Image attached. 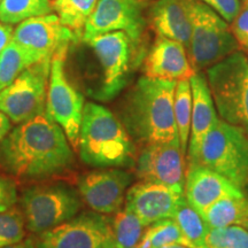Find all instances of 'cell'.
Returning a JSON list of instances; mask_svg holds the SVG:
<instances>
[{
	"label": "cell",
	"instance_id": "ab89813d",
	"mask_svg": "<svg viewBox=\"0 0 248 248\" xmlns=\"http://www.w3.org/2000/svg\"><path fill=\"white\" fill-rule=\"evenodd\" d=\"M52 1H53V0H52Z\"/></svg>",
	"mask_w": 248,
	"mask_h": 248
},
{
	"label": "cell",
	"instance_id": "ac0fdd59",
	"mask_svg": "<svg viewBox=\"0 0 248 248\" xmlns=\"http://www.w3.org/2000/svg\"><path fill=\"white\" fill-rule=\"evenodd\" d=\"M145 76L168 80L190 79L195 73L187 49L176 40L157 37L144 63Z\"/></svg>",
	"mask_w": 248,
	"mask_h": 248
},
{
	"label": "cell",
	"instance_id": "e575fe53",
	"mask_svg": "<svg viewBox=\"0 0 248 248\" xmlns=\"http://www.w3.org/2000/svg\"><path fill=\"white\" fill-rule=\"evenodd\" d=\"M11 119H9L5 113H2V111L0 110V144H1V141L4 140L6 136H7L9 131H11Z\"/></svg>",
	"mask_w": 248,
	"mask_h": 248
},
{
	"label": "cell",
	"instance_id": "4fadbf2b",
	"mask_svg": "<svg viewBox=\"0 0 248 248\" xmlns=\"http://www.w3.org/2000/svg\"><path fill=\"white\" fill-rule=\"evenodd\" d=\"M12 40L32 53L39 61L67 54L70 43H77L74 32L61 23L57 14L31 17L18 23Z\"/></svg>",
	"mask_w": 248,
	"mask_h": 248
},
{
	"label": "cell",
	"instance_id": "5bb4252c",
	"mask_svg": "<svg viewBox=\"0 0 248 248\" xmlns=\"http://www.w3.org/2000/svg\"><path fill=\"white\" fill-rule=\"evenodd\" d=\"M185 153L179 142H155L145 146L137 159L140 181L159 183L184 194Z\"/></svg>",
	"mask_w": 248,
	"mask_h": 248
},
{
	"label": "cell",
	"instance_id": "3957f363",
	"mask_svg": "<svg viewBox=\"0 0 248 248\" xmlns=\"http://www.w3.org/2000/svg\"><path fill=\"white\" fill-rule=\"evenodd\" d=\"M77 148L89 166L128 167L135 162V145L123 123L108 108L93 102L84 106Z\"/></svg>",
	"mask_w": 248,
	"mask_h": 248
},
{
	"label": "cell",
	"instance_id": "ffe728a7",
	"mask_svg": "<svg viewBox=\"0 0 248 248\" xmlns=\"http://www.w3.org/2000/svg\"><path fill=\"white\" fill-rule=\"evenodd\" d=\"M195 0H156L151 6L150 23L159 37L190 46Z\"/></svg>",
	"mask_w": 248,
	"mask_h": 248
},
{
	"label": "cell",
	"instance_id": "60d3db41",
	"mask_svg": "<svg viewBox=\"0 0 248 248\" xmlns=\"http://www.w3.org/2000/svg\"><path fill=\"white\" fill-rule=\"evenodd\" d=\"M247 59H248V58H247Z\"/></svg>",
	"mask_w": 248,
	"mask_h": 248
},
{
	"label": "cell",
	"instance_id": "f1b7e54d",
	"mask_svg": "<svg viewBox=\"0 0 248 248\" xmlns=\"http://www.w3.org/2000/svg\"><path fill=\"white\" fill-rule=\"evenodd\" d=\"M204 248H248V231L241 225L209 228Z\"/></svg>",
	"mask_w": 248,
	"mask_h": 248
},
{
	"label": "cell",
	"instance_id": "4dcf8cb0",
	"mask_svg": "<svg viewBox=\"0 0 248 248\" xmlns=\"http://www.w3.org/2000/svg\"><path fill=\"white\" fill-rule=\"evenodd\" d=\"M230 29L239 47L248 52V0H244L240 11L230 23Z\"/></svg>",
	"mask_w": 248,
	"mask_h": 248
},
{
	"label": "cell",
	"instance_id": "9c48e42d",
	"mask_svg": "<svg viewBox=\"0 0 248 248\" xmlns=\"http://www.w3.org/2000/svg\"><path fill=\"white\" fill-rule=\"evenodd\" d=\"M36 248H115L113 219L97 212H84L39 233Z\"/></svg>",
	"mask_w": 248,
	"mask_h": 248
},
{
	"label": "cell",
	"instance_id": "6da1fadb",
	"mask_svg": "<svg viewBox=\"0 0 248 248\" xmlns=\"http://www.w3.org/2000/svg\"><path fill=\"white\" fill-rule=\"evenodd\" d=\"M74 153L61 126L46 114L20 123L0 144V166L21 179H44L73 167Z\"/></svg>",
	"mask_w": 248,
	"mask_h": 248
},
{
	"label": "cell",
	"instance_id": "d6986e66",
	"mask_svg": "<svg viewBox=\"0 0 248 248\" xmlns=\"http://www.w3.org/2000/svg\"><path fill=\"white\" fill-rule=\"evenodd\" d=\"M192 91V120L188 139V163L197 162L200 147L218 121L215 104L210 93L207 77L201 71H195L190 78Z\"/></svg>",
	"mask_w": 248,
	"mask_h": 248
},
{
	"label": "cell",
	"instance_id": "1f68e13d",
	"mask_svg": "<svg viewBox=\"0 0 248 248\" xmlns=\"http://www.w3.org/2000/svg\"><path fill=\"white\" fill-rule=\"evenodd\" d=\"M197 1L208 6L229 24L233 21L243 5L241 0H197Z\"/></svg>",
	"mask_w": 248,
	"mask_h": 248
},
{
	"label": "cell",
	"instance_id": "9a60e30c",
	"mask_svg": "<svg viewBox=\"0 0 248 248\" xmlns=\"http://www.w3.org/2000/svg\"><path fill=\"white\" fill-rule=\"evenodd\" d=\"M131 182L132 175L125 170H94L80 176L78 191L93 212L109 215L121 210Z\"/></svg>",
	"mask_w": 248,
	"mask_h": 248
},
{
	"label": "cell",
	"instance_id": "277c9868",
	"mask_svg": "<svg viewBox=\"0 0 248 248\" xmlns=\"http://www.w3.org/2000/svg\"><path fill=\"white\" fill-rule=\"evenodd\" d=\"M248 192V131L218 119L200 147L197 162Z\"/></svg>",
	"mask_w": 248,
	"mask_h": 248
},
{
	"label": "cell",
	"instance_id": "cb8c5ba5",
	"mask_svg": "<svg viewBox=\"0 0 248 248\" xmlns=\"http://www.w3.org/2000/svg\"><path fill=\"white\" fill-rule=\"evenodd\" d=\"M38 61L32 53L11 40L0 54V91L7 88L24 69Z\"/></svg>",
	"mask_w": 248,
	"mask_h": 248
},
{
	"label": "cell",
	"instance_id": "7402d4cb",
	"mask_svg": "<svg viewBox=\"0 0 248 248\" xmlns=\"http://www.w3.org/2000/svg\"><path fill=\"white\" fill-rule=\"evenodd\" d=\"M172 218L177 223L187 246L204 248V239L209 226L207 225L202 215L193 208L185 198L179 202Z\"/></svg>",
	"mask_w": 248,
	"mask_h": 248
},
{
	"label": "cell",
	"instance_id": "4316f807",
	"mask_svg": "<svg viewBox=\"0 0 248 248\" xmlns=\"http://www.w3.org/2000/svg\"><path fill=\"white\" fill-rule=\"evenodd\" d=\"M146 225L131 210L124 207L113 218L115 248H137Z\"/></svg>",
	"mask_w": 248,
	"mask_h": 248
},
{
	"label": "cell",
	"instance_id": "7c38bea8",
	"mask_svg": "<svg viewBox=\"0 0 248 248\" xmlns=\"http://www.w3.org/2000/svg\"><path fill=\"white\" fill-rule=\"evenodd\" d=\"M146 17L140 0H98L83 30V42L104 33L123 31L139 47Z\"/></svg>",
	"mask_w": 248,
	"mask_h": 248
},
{
	"label": "cell",
	"instance_id": "2e32d148",
	"mask_svg": "<svg viewBox=\"0 0 248 248\" xmlns=\"http://www.w3.org/2000/svg\"><path fill=\"white\" fill-rule=\"evenodd\" d=\"M185 195L159 183L141 181L126 191L125 208L136 214L145 225L172 218Z\"/></svg>",
	"mask_w": 248,
	"mask_h": 248
},
{
	"label": "cell",
	"instance_id": "8d00e7d4",
	"mask_svg": "<svg viewBox=\"0 0 248 248\" xmlns=\"http://www.w3.org/2000/svg\"><path fill=\"white\" fill-rule=\"evenodd\" d=\"M161 248H193V247L187 246V245H184V244H170V245H166V246Z\"/></svg>",
	"mask_w": 248,
	"mask_h": 248
},
{
	"label": "cell",
	"instance_id": "8992f818",
	"mask_svg": "<svg viewBox=\"0 0 248 248\" xmlns=\"http://www.w3.org/2000/svg\"><path fill=\"white\" fill-rule=\"evenodd\" d=\"M79 208L78 193L64 183L33 186L24 191L21 198L28 230L37 234L69 221Z\"/></svg>",
	"mask_w": 248,
	"mask_h": 248
},
{
	"label": "cell",
	"instance_id": "7a4b0ae2",
	"mask_svg": "<svg viewBox=\"0 0 248 248\" xmlns=\"http://www.w3.org/2000/svg\"><path fill=\"white\" fill-rule=\"evenodd\" d=\"M176 80L140 77L123 104L121 122L141 144L179 142L173 113Z\"/></svg>",
	"mask_w": 248,
	"mask_h": 248
},
{
	"label": "cell",
	"instance_id": "ba28073f",
	"mask_svg": "<svg viewBox=\"0 0 248 248\" xmlns=\"http://www.w3.org/2000/svg\"><path fill=\"white\" fill-rule=\"evenodd\" d=\"M51 62L45 59L31 64L0 91V110L11 121L20 124L45 114Z\"/></svg>",
	"mask_w": 248,
	"mask_h": 248
},
{
	"label": "cell",
	"instance_id": "5b68a950",
	"mask_svg": "<svg viewBox=\"0 0 248 248\" xmlns=\"http://www.w3.org/2000/svg\"><path fill=\"white\" fill-rule=\"evenodd\" d=\"M221 120L248 131V59L237 51L206 69Z\"/></svg>",
	"mask_w": 248,
	"mask_h": 248
},
{
	"label": "cell",
	"instance_id": "74e56055",
	"mask_svg": "<svg viewBox=\"0 0 248 248\" xmlns=\"http://www.w3.org/2000/svg\"><path fill=\"white\" fill-rule=\"evenodd\" d=\"M241 226H243V228H245L246 229V230L248 231V213H247V215L245 216V218H244V221L241 222V224H240Z\"/></svg>",
	"mask_w": 248,
	"mask_h": 248
},
{
	"label": "cell",
	"instance_id": "603a6c76",
	"mask_svg": "<svg viewBox=\"0 0 248 248\" xmlns=\"http://www.w3.org/2000/svg\"><path fill=\"white\" fill-rule=\"evenodd\" d=\"M98 0H53L52 8L64 27L69 28L77 42L83 39V30Z\"/></svg>",
	"mask_w": 248,
	"mask_h": 248
},
{
	"label": "cell",
	"instance_id": "836d02e7",
	"mask_svg": "<svg viewBox=\"0 0 248 248\" xmlns=\"http://www.w3.org/2000/svg\"><path fill=\"white\" fill-rule=\"evenodd\" d=\"M13 32H14V29L11 24H5L0 22V54H1V52L4 51V48L12 40Z\"/></svg>",
	"mask_w": 248,
	"mask_h": 248
},
{
	"label": "cell",
	"instance_id": "d4e9b609",
	"mask_svg": "<svg viewBox=\"0 0 248 248\" xmlns=\"http://www.w3.org/2000/svg\"><path fill=\"white\" fill-rule=\"evenodd\" d=\"M52 12L51 0H1L0 22L13 26L28 18L51 14Z\"/></svg>",
	"mask_w": 248,
	"mask_h": 248
},
{
	"label": "cell",
	"instance_id": "8fae6325",
	"mask_svg": "<svg viewBox=\"0 0 248 248\" xmlns=\"http://www.w3.org/2000/svg\"><path fill=\"white\" fill-rule=\"evenodd\" d=\"M64 58L66 55L62 54L52 59L45 114L61 126L70 145L76 150L85 104L83 95L67 78Z\"/></svg>",
	"mask_w": 248,
	"mask_h": 248
},
{
	"label": "cell",
	"instance_id": "52a82bcc",
	"mask_svg": "<svg viewBox=\"0 0 248 248\" xmlns=\"http://www.w3.org/2000/svg\"><path fill=\"white\" fill-rule=\"evenodd\" d=\"M230 24L215 11L195 0L193 22L187 53L195 71L207 69L239 51Z\"/></svg>",
	"mask_w": 248,
	"mask_h": 248
},
{
	"label": "cell",
	"instance_id": "d590c367",
	"mask_svg": "<svg viewBox=\"0 0 248 248\" xmlns=\"http://www.w3.org/2000/svg\"><path fill=\"white\" fill-rule=\"evenodd\" d=\"M2 248H36V244L32 239L28 238V239H23L22 241H20V243L9 245V246Z\"/></svg>",
	"mask_w": 248,
	"mask_h": 248
},
{
	"label": "cell",
	"instance_id": "83f0119b",
	"mask_svg": "<svg viewBox=\"0 0 248 248\" xmlns=\"http://www.w3.org/2000/svg\"><path fill=\"white\" fill-rule=\"evenodd\" d=\"M170 244L186 245L177 223L166 218L146 226L137 248H161Z\"/></svg>",
	"mask_w": 248,
	"mask_h": 248
},
{
	"label": "cell",
	"instance_id": "44dd1931",
	"mask_svg": "<svg viewBox=\"0 0 248 248\" xmlns=\"http://www.w3.org/2000/svg\"><path fill=\"white\" fill-rule=\"evenodd\" d=\"M248 213V199L241 197H226L216 201L201 215L209 228H226L231 225H240Z\"/></svg>",
	"mask_w": 248,
	"mask_h": 248
},
{
	"label": "cell",
	"instance_id": "30bf717a",
	"mask_svg": "<svg viewBox=\"0 0 248 248\" xmlns=\"http://www.w3.org/2000/svg\"><path fill=\"white\" fill-rule=\"evenodd\" d=\"M85 43L93 49L102 69V85L99 98H115L128 83L138 47L123 31L92 37Z\"/></svg>",
	"mask_w": 248,
	"mask_h": 248
},
{
	"label": "cell",
	"instance_id": "f546056e",
	"mask_svg": "<svg viewBox=\"0 0 248 248\" xmlns=\"http://www.w3.org/2000/svg\"><path fill=\"white\" fill-rule=\"evenodd\" d=\"M22 210L12 207L0 212V248L20 243L26 235Z\"/></svg>",
	"mask_w": 248,
	"mask_h": 248
},
{
	"label": "cell",
	"instance_id": "d6a6232c",
	"mask_svg": "<svg viewBox=\"0 0 248 248\" xmlns=\"http://www.w3.org/2000/svg\"><path fill=\"white\" fill-rule=\"evenodd\" d=\"M17 201L16 184L13 179L0 176V212H4L12 207Z\"/></svg>",
	"mask_w": 248,
	"mask_h": 248
},
{
	"label": "cell",
	"instance_id": "484cf974",
	"mask_svg": "<svg viewBox=\"0 0 248 248\" xmlns=\"http://www.w3.org/2000/svg\"><path fill=\"white\" fill-rule=\"evenodd\" d=\"M173 113L177 125L179 144L184 153L187 151L192 120V91L190 79L177 80L173 98Z\"/></svg>",
	"mask_w": 248,
	"mask_h": 248
},
{
	"label": "cell",
	"instance_id": "f35d334b",
	"mask_svg": "<svg viewBox=\"0 0 248 248\" xmlns=\"http://www.w3.org/2000/svg\"><path fill=\"white\" fill-rule=\"evenodd\" d=\"M0 1H1V0H0Z\"/></svg>",
	"mask_w": 248,
	"mask_h": 248
},
{
	"label": "cell",
	"instance_id": "e0dca14e",
	"mask_svg": "<svg viewBox=\"0 0 248 248\" xmlns=\"http://www.w3.org/2000/svg\"><path fill=\"white\" fill-rule=\"evenodd\" d=\"M184 195L187 202L201 214L223 198L246 194L214 170L199 163H188Z\"/></svg>",
	"mask_w": 248,
	"mask_h": 248
}]
</instances>
